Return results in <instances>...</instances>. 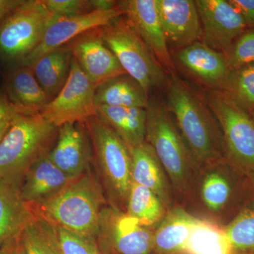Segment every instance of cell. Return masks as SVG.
<instances>
[{"label": "cell", "mask_w": 254, "mask_h": 254, "mask_svg": "<svg viewBox=\"0 0 254 254\" xmlns=\"http://www.w3.org/2000/svg\"><path fill=\"white\" fill-rule=\"evenodd\" d=\"M35 215L20 189L0 180V247L8 239L19 235Z\"/></svg>", "instance_id": "20"}, {"label": "cell", "mask_w": 254, "mask_h": 254, "mask_svg": "<svg viewBox=\"0 0 254 254\" xmlns=\"http://www.w3.org/2000/svg\"><path fill=\"white\" fill-rule=\"evenodd\" d=\"M95 89L93 82L73 58L67 81L40 114L56 128L66 124L86 123L96 116Z\"/></svg>", "instance_id": "9"}, {"label": "cell", "mask_w": 254, "mask_h": 254, "mask_svg": "<svg viewBox=\"0 0 254 254\" xmlns=\"http://www.w3.org/2000/svg\"><path fill=\"white\" fill-rule=\"evenodd\" d=\"M118 6L164 69L171 76L175 75V64L160 21L156 0L119 1Z\"/></svg>", "instance_id": "12"}, {"label": "cell", "mask_w": 254, "mask_h": 254, "mask_svg": "<svg viewBox=\"0 0 254 254\" xmlns=\"http://www.w3.org/2000/svg\"><path fill=\"white\" fill-rule=\"evenodd\" d=\"M225 230L236 254H254V210L245 209Z\"/></svg>", "instance_id": "30"}, {"label": "cell", "mask_w": 254, "mask_h": 254, "mask_svg": "<svg viewBox=\"0 0 254 254\" xmlns=\"http://www.w3.org/2000/svg\"><path fill=\"white\" fill-rule=\"evenodd\" d=\"M174 58L182 70L208 90L220 91L231 70L223 53L201 41L176 50Z\"/></svg>", "instance_id": "15"}, {"label": "cell", "mask_w": 254, "mask_h": 254, "mask_svg": "<svg viewBox=\"0 0 254 254\" xmlns=\"http://www.w3.org/2000/svg\"><path fill=\"white\" fill-rule=\"evenodd\" d=\"M96 116L123 139L129 150L145 141V108L96 106Z\"/></svg>", "instance_id": "19"}, {"label": "cell", "mask_w": 254, "mask_h": 254, "mask_svg": "<svg viewBox=\"0 0 254 254\" xmlns=\"http://www.w3.org/2000/svg\"><path fill=\"white\" fill-rule=\"evenodd\" d=\"M4 93L11 103L31 115L39 114L49 103L31 68L23 65L14 68L8 74Z\"/></svg>", "instance_id": "22"}, {"label": "cell", "mask_w": 254, "mask_h": 254, "mask_svg": "<svg viewBox=\"0 0 254 254\" xmlns=\"http://www.w3.org/2000/svg\"><path fill=\"white\" fill-rule=\"evenodd\" d=\"M201 193L205 204L210 210L217 211L223 208L230 199L231 185L221 174H210L203 181Z\"/></svg>", "instance_id": "32"}, {"label": "cell", "mask_w": 254, "mask_h": 254, "mask_svg": "<svg viewBox=\"0 0 254 254\" xmlns=\"http://www.w3.org/2000/svg\"><path fill=\"white\" fill-rule=\"evenodd\" d=\"M104 203L101 187L88 170L57 194L31 205L48 222L96 242Z\"/></svg>", "instance_id": "2"}, {"label": "cell", "mask_w": 254, "mask_h": 254, "mask_svg": "<svg viewBox=\"0 0 254 254\" xmlns=\"http://www.w3.org/2000/svg\"><path fill=\"white\" fill-rule=\"evenodd\" d=\"M21 115H33L13 104L4 93H0V123L12 120Z\"/></svg>", "instance_id": "35"}, {"label": "cell", "mask_w": 254, "mask_h": 254, "mask_svg": "<svg viewBox=\"0 0 254 254\" xmlns=\"http://www.w3.org/2000/svg\"><path fill=\"white\" fill-rule=\"evenodd\" d=\"M202 27L201 41L224 53L247 29L242 15L229 0H195Z\"/></svg>", "instance_id": "11"}, {"label": "cell", "mask_w": 254, "mask_h": 254, "mask_svg": "<svg viewBox=\"0 0 254 254\" xmlns=\"http://www.w3.org/2000/svg\"><path fill=\"white\" fill-rule=\"evenodd\" d=\"M240 13L247 27L254 28V0H229Z\"/></svg>", "instance_id": "36"}, {"label": "cell", "mask_w": 254, "mask_h": 254, "mask_svg": "<svg viewBox=\"0 0 254 254\" xmlns=\"http://www.w3.org/2000/svg\"><path fill=\"white\" fill-rule=\"evenodd\" d=\"M53 16L43 0H23L0 23V58L22 63L39 46Z\"/></svg>", "instance_id": "6"}, {"label": "cell", "mask_w": 254, "mask_h": 254, "mask_svg": "<svg viewBox=\"0 0 254 254\" xmlns=\"http://www.w3.org/2000/svg\"><path fill=\"white\" fill-rule=\"evenodd\" d=\"M148 93L129 75H120L108 80L95 89L96 106L146 108Z\"/></svg>", "instance_id": "23"}, {"label": "cell", "mask_w": 254, "mask_h": 254, "mask_svg": "<svg viewBox=\"0 0 254 254\" xmlns=\"http://www.w3.org/2000/svg\"><path fill=\"white\" fill-rule=\"evenodd\" d=\"M86 125L95 157L107 183L120 198L127 201L132 182L129 148L98 117L90 118Z\"/></svg>", "instance_id": "8"}, {"label": "cell", "mask_w": 254, "mask_h": 254, "mask_svg": "<svg viewBox=\"0 0 254 254\" xmlns=\"http://www.w3.org/2000/svg\"><path fill=\"white\" fill-rule=\"evenodd\" d=\"M20 238L26 254H60L53 227L37 213L23 228Z\"/></svg>", "instance_id": "29"}, {"label": "cell", "mask_w": 254, "mask_h": 254, "mask_svg": "<svg viewBox=\"0 0 254 254\" xmlns=\"http://www.w3.org/2000/svg\"><path fill=\"white\" fill-rule=\"evenodd\" d=\"M195 220L183 210H173L153 235V246L163 253L183 251Z\"/></svg>", "instance_id": "26"}, {"label": "cell", "mask_w": 254, "mask_h": 254, "mask_svg": "<svg viewBox=\"0 0 254 254\" xmlns=\"http://www.w3.org/2000/svg\"><path fill=\"white\" fill-rule=\"evenodd\" d=\"M100 32L125 72L148 94L152 90L168 86L166 71L128 20L119 17L100 28Z\"/></svg>", "instance_id": "4"}, {"label": "cell", "mask_w": 254, "mask_h": 254, "mask_svg": "<svg viewBox=\"0 0 254 254\" xmlns=\"http://www.w3.org/2000/svg\"><path fill=\"white\" fill-rule=\"evenodd\" d=\"M169 48L182 49L201 41L199 14L193 0H156Z\"/></svg>", "instance_id": "14"}, {"label": "cell", "mask_w": 254, "mask_h": 254, "mask_svg": "<svg viewBox=\"0 0 254 254\" xmlns=\"http://www.w3.org/2000/svg\"><path fill=\"white\" fill-rule=\"evenodd\" d=\"M20 234L8 239L1 246V247H0V254H14L15 247H16V242H17Z\"/></svg>", "instance_id": "38"}, {"label": "cell", "mask_w": 254, "mask_h": 254, "mask_svg": "<svg viewBox=\"0 0 254 254\" xmlns=\"http://www.w3.org/2000/svg\"><path fill=\"white\" fill-rule=\"evenodd\" d=\"M20 235H21V234H20ZM14 254H26L24 247H23L22 242H21V238H20V235L19 237H18L17 242H16Z\"/></svg>", "instance_id": "41"}, {"label": "cell", "mask_w": 254, "mask_h": 254, "mask_svg": "<svg viewBox=\"0 0 254 254\" xmlns=\"http://www.w3.org/2000/svg\"><path fill=\"white\" fill-rule=\"evenodd\" d=\"M67 45L73 58L95 88L111 78L127 73L102 38L100 28L83 33Z\"/></svg>", "instance_id": "13"}, {"label": "cell", "mask_w": 254, "mask_h": 254, "mask_svg": "<svg viewBox=\"0 0 254 254\" xmlns=\"http://www.w3.org/2000/svg\"><path fill=\"white\" fill-rule=\"evenodd\" d=\"M60 254H103L97 242L51 223Z\"/></svg>", "instance_id": "33"}, {"label": "cell", "mask_w": 254, "mask_h": 254, "mask_svg": "<svg viewBox=\"0 0 254 254\" xmlns=\"http://www.w3.org/2000/svg\"><path fill=\"white\" fill-rule=\"evenodd\" d=\"M98 238L108 241L119 254H149L153 236L136 218L103 209Z\"/></svg>", "instance_id": "17"}, {"label": "cell", "mask_w": 254, "mask_h": 254, "mask_svg": "<svg viewBox=\"0 0 254 254\" xmlns=\"http://www.w3.org/2000/svg\"><path fill=\"white\" fill-rule=\"evenodd\" d=\"M55 16H75L93 11L91 0H43Z\"/></svg>", "instance_id": "34"}, {"label": "cell", "mask_w": 254, "mask_h": 254, "mask_svg": "<svg viewBox=\"0 0 254 254\" xmlns=\"http://www.w3.org/2000/svg\"><path fill=\"white\" fill-rule=\"evenodd\" d=\"M167 108L193 158L209 163L221 157L223 138L220 125L205 98L176 75L169 79Z\"/></svg>", "instance_id": "1"}, {"label": "cell", "mask_w": 254, "mask_h": 254, "mask_svg": "<svg viewBox=\"0 0 254 254\" xmlns=\"http://www.w3.org/2000/svg\"><path fill=\"white\" fill-rule=\"evenodd\" d=\"M145 110L146 142L154 150L172 181L181 185L194 158L165 102L149 100Z\"/></svg>", "instance_id": "5"}, {"label": "cell", "mask_w": 254, "mask_h": 254, "mask_svg": "<svg viewBox=\"0 0 254 254\" xmlns=\"http://www.w3.org/2000/svg\"><path fill=\"white\" fill-rule=\"evenodd\" d=\"M72 59V53L66 44L43 55L29 66L49 102L67 81Z\"/></svg>", "instance_id": "21"}, {"label": "cell", "mask_w": 254, "mask_h": 254, "mask_svg": "<svg viewBox=\"0 0 254 254\" xmlns=\"http://www.w3.org/2000/svg\"><path fill=\"white\" fill-rule=\"evenodd\" d=\"M123 14L118 5V7L107 11H92L75 16L54 15L39 46L20 64L29 67L47 53L68 44L76 37L90 30L110 24Z\"/></svg>", "instance_id": "10"}, {"label": "cell", "mask_w": 254, "mask_h": 254, "mask_svg": "<svg viewBox=\"0 0 254 254\" xmlns=\"http://www.w3.org/2000/svg\"><path fill=\"white\" fill-rule=\"evenodd\" d=\"M249 179V185H250V198L247 202L246 210H254V170L246 173Z\"/></svg>", "instance_id": "39"}, {"label": "cell", "mask_w": 254, "mask_h": 254, "mask_svg": "<svg viewBox=\"0 0 254 254\" xmlns=\"http://www.w3.org/2000/svg\"><path fill=\"white\" fill-rule=\"evenodd\" d=\"M220 91L250 115L254 110V64L230 70Z\"/></svg>", "instance_id": "28"}, {"label": "cell", "mask_w": 254, "mask_h": 254, "mask_svg": "<svg viewBox=\"0 0 254 254\" xmlns=\"http://www.w3.org/2000/svg\"><path fill=\"white\" fill-rule=\"evenodd\" d=\"M7 120V121H4L2 123H0V142L3 139L6 132L9 129L11 125H12L13 120Z\"/></svg>", "instance_id": "40"}, {"label": "cell", "mask_w": 254, "mask_h": 254, "mask_svg": "<svg viewBox=\"0 0 254 254\" xmlns=\"http://www.w3.org/2000/svg\"><path fill=\"white\" fill-rule=\"evenodd\" d=\"M182 252L187 254H236L226 230L195 219Z\"/></svg>", "instance_id": "25"}, {"label": "cell", "mask_w": 254, "mask_h": 254, "mask_svg": "<svg viewBox=\"0 0 254 254\" xmlns=\"http://www.w3.org/2000/svg\"><path fill=\"white\" fill-rule=\"evenodd\" d=\"M58 132L40 113L15 118L0 142V180L20 189L30 168L49 153Z\"/></svg>", "instance_id": "3"}, {"label": "cell", "mask_w": 254, "mask_h": 254, "mask_svg": "<svg viewBox=\"0 0 254 254\" xmlns=\"http://www.w3.org/2000/svg\"><path fill=\"white\" fill-rule=\"evenodd\" d=\"M205 100L218 120L224 150L230 163L244 173L254 170V123L221 91L208 90Z\"/></svg>", "instance_id": "7"}, {"label": "cell", "mask_w": 254, "mask_h": 254, "mask_svg": "<svg viewBox=\"0 0 254 254\" xmlns=\"http://www.w3.org/2000/svg\"><path fill=\"white\" fill-rule=\"evenodd\" d=\"M250 117H251V118L252 119V120H253L254 123V110L253 112H252V113H251Z\"/></svg>", "instance_id": "42"}, {"label": "cell", "mask_w": 254, "mask_h": 254, "mask_svg": "<svg viewBox=\"0 0 254 254\" xmlns=\"http://www.w3.org/2000/svg\"><path fill=\"white\" fill-rule=\"evenodd\" d=\"M127 214L144 227L154 225L163 218V203L154 192L132 182L127 199Z\"/></svg>", "instance_id": "27"}, {"label": "cell", "mask_w": 254, "mask_h": 254, "mask_svg": "<svg viewBox=\"0 0 254 254\" xmlns=\"http://www.w3.org/2000/svg\"><path fill=\"white\" fill-rule=\"evenodd\" d=\"M132 182L149 189L159 198L167 202L168 189L163 168L149 143L145 141L130 150Z\"/></svg>", "instance_id": "24"}, {"label": "cell", "mask_w": 254, "mask_h": 254, "mask_svg": "<svg viewBox=\"0 0 254 254\" xmlns=\"http://www.w3.org/2000/svg\"><path fill=\"white\" fill-rule=\"evenodd\" d=\"M230 69L254 64V28H247L223 53Z\"/></svg>", "instance_id": "31"}, {"label": "cell", "mask_w": 254, "mask_h": 254, "mask_svg": "<svg viewBox=\"0 0 254 254\" xmlns=\"http://www.w3.org/2000/svg\"><path fill=\"white\" fill-rule=\"evenodd\" d=\"M86 123L66 124L58 128L55 146L48 157L63 173L76 179L89 170L91 148Z\"/></svg>", "instance_id": "16"}, {"label": "cell", "mask_w": 254, "mask_h": 254, "mask_svg": "<svg viewBox=\"0 0 254 254\" xmlns=\"http://www.w3.org/2000/svg\"><path fill=\"white\" fill-rule=\"evenodd\" d=\"M73 180L58 168L47 154L28 170L20 191L25 201L36 205L57 194Z\"/></svg>", "instance_id": "18"}, {"label": "cell", "mask_w": 254, "mask_h": 254, "mask_svg": "<svg viewBox=\"0 0 254 254\" xmlns=\"http://www.w3.org/2000/svg\"><path fill=\"white\" fill-rule=\"evenodd\" d=\"M23 0H0V23L8 14L13 11Z\"/></svg>", "instance_id": "37"}]
</instances>
